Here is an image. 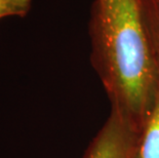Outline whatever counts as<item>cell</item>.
Segmentation results:
<instances>
[{
    "label": "cell",
    "mask_w": 159,
    "mask_h": 158,
    "mask_svg": "<svg viewBox=\"0 0 159 158\" xmlns=\"http://www.w3.org/2000/svg\"><path fill=\"white\" fill-rule=\"evenodd\" d=\"M142 13L159 63V0H140Z\"/></svg>",
    "instance_id": "cell-4"
},
{
    "label": "cell",
    "mask_w": 159,
    "mask_h": 158,
    "mask_svg": "<svg viewBox=\"0 0 159 158\" xmlns=\"http://www.w3.org/2000/svg\"><path fill=\"white\" fill-rule=\"evenodd\" d=\"M33 0H0V19L25 16L31 9Z\"/></svg>",
    "instance_id": "cell-5"
},
{
    "label": "cell",
    "mask_w": 159,
    "mask_h": 158,
    "mask_svg": "<svg viewBox=\"0 0 159 158\" xmlns=\"http://www.w3.org/2000/svg\"><path fill=\"white\" fill-rule=\"evenodd\" d=\"M131 158H159V81L150 111L138 132Z\"/></svg>",
    "instance_id": "cell-3"
},
{
    "label": "cell",
    "mask_w": 159,
    "mask_h": 158,
    "mask_svg": "<svg viewBox=\"0 0 159 158\" xmlns=\"http://www.w3.org/2000/svg\"><path fill=\"white\" fill-rule=\"evenodd\" d=\"M138 132L115 111L111 110L83 158H131Z\"/></svg>",
    "instance_id": "cell-2"
},
{
    "label": "cell",
    "mask_w": 159,
    "mask_h": 158,
    "mask_svg": "<svg viewBox=\"0 0 159 158\" xmlns=\"http://www.w3.org/2000/svg\"><path fill=\"white\" fill-rule=\"evenodd\" d=\"M89 36L91 64L111 110L139 132L159 81V63L140 0H94Z\"/></svg>",
    "instance_id": "cell-1"
}]
</instances>
